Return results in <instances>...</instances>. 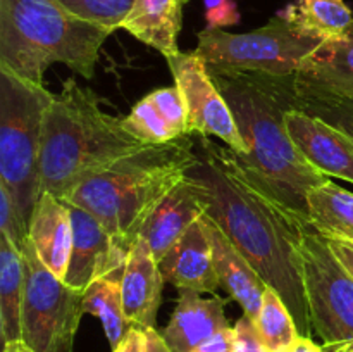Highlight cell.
<instances>
[{
  "label": "cell",
  "mask_w": 353,
  "mask_h": 352,
  "mask_svg": "<svg viewBox=\"0 0 353 352\" xmlns=\"http://www.w3.org/2000/svg\"><path fill=\"white\" fill-rule=\"evenodd\" d=\"M196 152L199 157L186 171L185 182L199 197L203 213L216 221L268 286L281 295L300 335L309 337L312 323L300 244L305 231L314 228L261 192L241 171L230 147L200 137Z\"/></svg>",
  "instance_id": "6da1fadb"
},
{
  "label": "cell",
  "mask_w": 353,
  "mask_h": 352,
  "mask_svg": "<svg viewBox=\"0 0 353 352\" xmlns=\"http://www.w3.org/2000/svg\"><path fill=\"white\" fill-rule=\"evenodd\" d=\"M212 78L247 144L245 155L231 150L241 171L261 192L310 224L307 193L330 178L303 157L286 128V113L295 107V75L245 72Z\"/></svg>",
  "instance_id": "7a4b0ae2"
},
{
  "label": "cell",
  "mask_w": 353,
  "mask_h": 352,
  "mask_svg": "<svg viewBox=\"0 0 353 352\" xmlns=\"http://www.w3.org/2000/svg\"><path fill=\"white\" fill-rule=\"evenodd\" d=\"M196 157L192 133L168 144L145 145L90 175L62 200L93 214L130 252L148 217L185 179Z\"/></svg>",
  "instance_id": "3957f363"
},
{
  "label": "cell",
  "mask_w": 353,
  "mask_h": 352,
  "mask_svg": "<svg viewBox=\"0 0 353 352\" xmlns=\"http://www.w3.org/2000/svg\"><path fill=\"white\" fill-rule=\"evenodd\" d=\"M145 147L123 117L100 107L88 86L65 79L48 106L41 131V192L65 199L72 188L117 159Z\"/></svg>",
  "instance_id": "277c9868"
},
{
  "label": "cell",
  "mask_w": 353,
  "mask_h": 352,
  "mask_svg": "<svg viewBox=\"0 0 353 352\" xmlns=\"http://www.w3.org/2000/svg\"><path fill=\"white\" fill-rule=\"evenodd\" d=\"M114 31L83 21L57 0H0V68L43 85L54 62L85 79Z\"/></svg>",
  "instance_id": "5b68a950"
},
{
  "label": "cell",
  "mask_w": 353,
  "mask_h": 352,
  "mask_svg": "<svg viewBox=\"0 0 353 352\" xmlns=\"http://www.w3.org/2000/svg\"><path fill=\"white\" fill-rule=\"evenodd\" d=\"M54 93L0 68V185L30 226L41 193V131Z\"/></svg>",
  "instance_id": "8992f818"
},
{
  "label": "cell",
  "mask_w": 353,
  "mask_h": 352,
  "mask_svg": "<svg viewBox=\"0 0 353 352\" xmlns=\"http://www.w3.org/2000/svg\"><path fill=\"white\" fill-rule=\"evenodd\" d=\"M196 38L199 43L193 52L205 62L212 76L296 75L302 62L324 41L283 12L248 33L205 28Z\"/></svg>",
  "instance_id": "52a82bcc"
},
{
  "label": "cell",
  "mask_w": 353,
  "mask_h": 352,
  "mask_svg": "<svg viewBox=\"0 0 353 352\" xmlns=\"http://www.w3.org/2000/svg\"><path fill=\"white\" fill-rule=\"evenodd\" d=\"M24 264L23 342L34 352H72L85 314V292L59 280L41 262L31 240L21 248Z\"/></svg>",
  "instance_id": "ba28073f"
},
{
  "label": "cell",
  "mask_w": 353,
  "mask_h": 352,
  "mask_svg": "<svg viewBox=\"0 0 353 352\" xmlns=\"http://www.w3.org/2000/svg\"><path fill=\"white\" fill-rule=\"evenodd\" d=\"M300 262L312 330L324 344L353 340V276L323 233L305 231Z\"/></svg>",
  "instance_id": "9c48e42d"
},
{
  "label": "cell",
  "mask_w": 353,
  "mask_h": 352,
  "mask_svg": "<svg viewBox=\"0 0 353 352\" xmlns=\"http://www.w3.org/2000/svg\"><path fill=\"white\" fill-rule=\"evenodd\" d=\"M165 61L174 78V85L185 99L190 133L216 137L234 154H247V144L234 121L230 104L214 81L205 62L195 52H179Z\"/></svg>",
  "instance_id": "30bf717a"
},
{
  "label": "cell",
  "mask_w": 353,
  "mask_h": 352,
  "mask_svg": "<svg viewBox=\"0 0 353 352\" xmlns=\"http://www.w3.org/2000/svg\"><path fill=\"white\" fill-rule=\"evenodd\" d=\"M72 217V251L64 283L85 292L86 286L102 276L123 271L130 252L88 211L68 202Z\"/></svg>",
  "instance_id": "8fae6325"
},
{
  "label": "cell",
  "mask_w": 353,
  "mask_h": 352,
  "mask_svg": "<svg viewBox=\"0 0 353 352\" xmlns=\"http://www.w3.org/2000/svg\"><path fill=\"white\" fill-rule=\"evenodd\" d=\"M286 128L303 157L327 178L353 185V138L323 117L293 107L286 113Z\"/></svg>",
  "instance_id": "7c38bea8"
},
{
  "label": "cell",
  "mask_w": 353,
  "mask_h": 352,
  "mask_svg": "<svg viewBox=\"0 0 353 352\" xmlns=\"http://www.w3.org/2000/svg\"><path fill=\"white\" fill-rule=\"evenodd\" d=\"M162 286L164 276L157 259L152 254L147 240L138 237L128 254L121 278L124 314L131 326L140 330L155 328L159 307L162 302Z\"/></svg>",
  "instance_id": "4fadbf2b"
},
{
  "label": "cell",
  "mask_w": 353,
  "mask_h": 352,
  "mask_svg": "<svg viewBox=\"0 0 353 352\" xmlns=\"http://www.w3.org/2000/svg\"><path fill=\"white\" fill-rule=\"evenodd\" d=\"M164 282L178 290H193L199 293H212L221 286L214 264V252L203 219L176 242L171 251L159 262Z\"/></svg>",
  "instance_id": "5bb4252c"
},
{
  "label": "cell",
  "mask_w": 353,
  "mask_h": 352,
  "mask_svg": "<svg viewBox=\"0 0 353 352\" xmlns=\"http://www.w3.org/2000/svg\"><path fill=\"white\" fill-rule=\"evenodd\" d=\"M299 90L353 99V21L343 33L326 38L295 75Z\"/></svg>",
  "instance_id": "9a60e30c"
},
{
  "label": "cell",
  "mask_w": 353,
  "mask_h": 352,
  "mask_svg": "<svg viewBox=\"0 0 353 352\" xmlns=\"http://www.w3.org/2000/svg\"><path fill=\"white\" fill-rule=\"evenodd\" d=\"M30 240L41 262L64 282L72 251V217L65 200L40 193L30 219Z\"/></svg>",
  "instance_id": "2e32d148"
},
{
  "label": "cell",
  "mask_w": 353,
  "mask_h": 352,
  "mask_svg": "<svg viewBox=\"0 0 353 352\" xmlns=\"http://www.w3.org/2000/svg\"><path fill=\"white\" fill-rule=\"evenodd\" d=\"M209 233L210 245L214 252V264H216L219 283L234 300L241 306L243 313L248 317L255 320L261 309L262 297L268 290V283L261 278L254 266L238 252L224 235V231L217 226L212 217L203 213L202 216Z\"/></svg>",
  "instance_id": "e0dca14e"
},
{
  "label": "cell",
  "mask_w": 353,
  "mask_h": 352,
  "mask_svg": "<svg viewBox=\"0 0 353 352\" xmlns=\"http://www.w3.org/2000/svg\"><path fill=\"white\" fill-rule=\"evenodd\" d=\"M230 328L221 297L203 299L193 290H179L171 321L161 331L172 352H193L217 331Z\"/></svg>",
  "instance_id": "ac0fdd59"
},
{
  "label": "cell",
  "mask_w": 353,
  "mask_h": 352,
  "mask_svg": "<svg viewBox=\"0 0 353 352\" xmlns=\"http://www.w3.org/2000/svg\"><path fill=\"white\" fill-rule=\"evenodd\" d=\"M202 216L203 207L199 197L183 179L152 213L140 237L147 240L154 257L161 262L172 245Z\"/></svg>",
  "instance_id": "d6986e66"
},
{
  "label": "cell",
  "mask_w": 353,
  "mask_h": 352,
  "mask_svg": "<svg viewBox=\"0 0 353 352\" xmlns=\"http://www.w3.org/2000/svg\"><path fill=\"white\" fill-rule=\"evenodd\" d=\"M185 0H137L121 28L165 59L179 54L178 35Z\"/></svg>",
  "instance_id": "ffe728a7"
},
{
  "label": "cell",
  "mask_w": 353,
  "mask_h": 352,
  "mask_svg": "<svg viewBox=\"0 0 353 352\" xmlns=\"http://www.w3.org/2000/svg\"><path fill=\"white\" fill-rule=\"evenodd\" d=\"M23 254L0 233V331L3 344L23 340Z\"/></svg>",
  "instance_id": "44dd1931"
},
{
  "label": "cell",
  "mask_w": 353,
  "mask_h": 352,
  "mask_svg": "<svg viewBox=\"0 0 353 352\" xmlns=\"http://www.w3.org/2000/svg\"><path fill=\"white\" fill-rule=\"evenodd\" d=\"M309 221L326 237L353 240V193L326 179L307 193Z\"/></svg>",
  "instance_id": "7402d4cb"
},
{
  "label": "cell",
  "mask_w": 353,
  "mask_h": 352,
  "mask_svg": "<svg viewBox=\"0 0 353 352\" xmlns=\"http://www.w3.org/2000/svg\"><path fill=\"white\" fill-rule=\"evenodd\" d=\"M123 271L102 276L90 283L85 290V302H83L86 314H93L102 321L103 331L112 351L121 344L131 328L123 306V290H121Z\"/></svg>",
  "instance_id": "603a6c76"
},
{
  "label": "cell",
  "mask_w": 353,
  "mask_h": 352,
  "mask_svg": "<svg viewBox=\"0 0 353 352\" xmlns=\"http://www.w3.org/2000/svg\"><path fill=\"white\" fill-rule=\"evenodd\" d=\"M281 12L324 40L343 33L353 21L345 0H299Z\"/></svg>",
  "instance_id": "cb8c5ba5"
},
{
  "label": "cell",
  "mask_w": 353,
  "mask_h": 352,
  "mask_svg": "<svg viewBox=\"0 0 353 352\" xmlns=\"http://www.w3.org/2000/svg\"><path fill=\"white\" fill-rule=\"evenodd\" d=\"M254 321L269 352H288V349L300 337L299 326L288 306L271 286H268L264 292L261 309Z\"/></svg>",
  "instance_id": "d4e9b609"
},
{
  "label": "cell",
  "mask_w": 353,
  "mask_h": 352,
  "mask_svg": "<svg viewBox=\"0 0 353 352\" xmlns=\"http://www.w3.org/2000/svg\"><path fill=\"white\" fill-rule=\"evenodd\" d=\"M123 119L126 130L145 145L168 144L176 138L185 137V135H179L176 128L171 126V123L162 116V113L155 107V104L152 102L148 95L134 104L131 113Z\"/></svg>",
  "instance_id": "484cf974"
},
{
  "label": "cell",
  "mask_w": 353,
  "mask_h": 352,
  "mask_svg": "<svg viewBox=\"0 0 353 352\" xmlns=\"http://www.w3.org/2000/svg\"><path fill=\"white\" fill-rule=\"evenodd\" d=\"M295 106L305 113L323 117L353 138V99L296 88Z\"/></svg>",
  "instance_id": "4316f807"
},
{
  "label": "cell",
  "mask_w": 353,
  "mask_h": 352,
  "mask_svg": "<svg viewBox=\"0 0 353 352\" xmlns=\"http://www.w3.org/2000/svg\"><path fill=\"white\" fill-rule=\"evenodd\" d=\"M65 10L83 21L116 31L137 0H57Z\"/></svg>",
  "instance_id": "83f0119b"
},
{
  "label": "cell",
  "mask_w": 353,
  "mask_h": 352,
  "mask_svg": "<svg viewBox=\"0 0 353 352\" xmlns=\"http://www.w3.org/2000/svg\"><path fill=\"white\" fill-rule=\"evenodd\" d=\"M0 233L6 235L17 248H23L30 240V226L17 209L6 186L0 185Z\"/></svg>",
  "instance_id": "f1b7e54d"
},
{
  "label": "cell",
  "mask_w": 353,
  "mask_h": 352,
  "mask_svg": "<svg viewBox=\"0 0 353 352\" xmlns=\"http://www.w3.org/2000/svg\"><path fill=\"white\" fill-rule=\"evenodd\" d=\"M205 3L207 28L223 30L240 23V10L234 0H203Z\"/></svg>",
  "instance_id": "f546056e"
},
{
  "label": "cell",
  "mask_w": 353,
  "mask_h": 352,
  "mask_svg": "<svg viewBox=\"0 0 353 352\" xmlns=\"http://www.w3.org/2000/svg\"><path fill=\"white\" fill-rule=\"evenodd\" d=\"M234 333H236V342H234V352H269L259 333L255 321L248 317L247 314L240 317L234 324Z\"/></svg>",
  "instance_id": "4dcf8cb0"
},
{
  "label": "cell",
  "mask_w": 353,
  "mask_h": 352,
  "mask_svg": "<svg viewBox=\"0 0 353 352\" xmlns=\"http://www.w3.org/2000/svg\"><path fill=\"white\" fill-rule=\"evenodd\" d=\"M234 342H236V333L234 328L230 326L214 333L199 347L193 349V352H234Z\"/></svg>",
  "instance_id": "1f68e13d"
},
{
  "label": "cell",
  "mask_w": 353,
  "mask_h": 352,
  "mask_svg": "<svg viewBox=\"0 0 353 352\" xmlns=\"http://www.w3.org/2000/svg\"><path fill=\"white\" fill-rule=\"evenodd\" d=\"M327 245L331 247V251L334 252L338 259H340L341 264L350 271L353 276V240H347V238H338V237H326Z\"/></svg>",
  "instance_id": "d6a6232c"
},
{
  "label": "cell",
  "mask_w": 353,
  "mask_h": 352,
  "mask_svg": "<svg viewBox=\"0 0 353 352\" xmlns=\"http://www.w3.org/2000/svg\"><path fill=\"white\" fill-rule=\"evenodd\" d=\"M112 352H145V333L143 330L137 326H131L128 330L126 337L121 340V344Z\"/></svg>",
  "instance_id": "836d02e7"
},
{
  "label": "cell",
  "mask_w": 353,
  "mask_h": 352,
  "mask_svg": "<svg viewBox=\"0 0 353 352\" xmlns=\"http://www.w3.org/2000/svg\"><path fill=\"white\" fill-rule=\"evenodd\" d=\"M143 333L145 352H172V349L169 347L161 331H157L155 328H147V330H143Z\"/></svg>",
  "instance_id": "e575fe53"
},
{
  "label": "cell",
  "mask_w": 353,
  "mask_h": 352,
  "mask_svg": "<svg viewBox=\"0 0 353 352\" xmlns=\"http://www.w3.org/2000/svg\"><path fill=\"white\" fill-rule=\"evenodd\" d=\"M288 352H323V347L312 342V338L300 335L295 340V344L288 349Z\"/></svg>",
  "instance_id": "d590c367"
},
{
  "label": "cell",
  "mask_w": 353,
  "mask_h": 352,
  "mask_svg": "<svg viewBox=\"0 0 353 352\" xmlns=\"http://www.w3.org/2000/svg\"><path fill=\"white\" fill-rule=\"evenodd\" d=\"M321 347H323V352H353V340L330 342Z\"/></svg>",
  "instance_id": "8d00e7d4"
},
{
  "label": "cell",
  "mask_w": 353,
  "mask_h": 352,
  "mask_svg": "<svg viewBox=\"0 0 353 352\" xmlns=\"http://www.w3.org/2000/svg\"><path fill=\"white\" fill-rule=\"evenodd\" d=\"M3 352H34V351H31L23 340H17V342H9V344H3Z\"/></svg>",
  "instance_id": "74e56055"
}]
</instances>
